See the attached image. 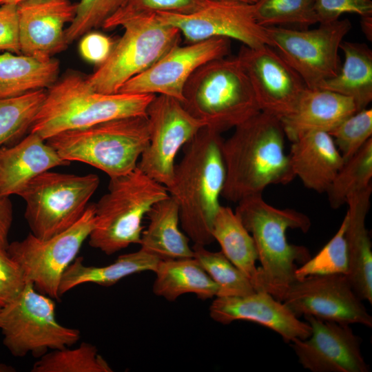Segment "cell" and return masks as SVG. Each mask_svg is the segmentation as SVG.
<instances>
[{
    "mask_svg": "<svg viewBox=\"0 0 372 372\" xmlns=\"http://www.w3.org/2000/svg\"><path fill=\"white\" fill-rule=\"evenodd\" d=\"M223 140L226 178L221 196L238 203L262 194L270 185H285L296 177L285 152V134L280 121L259 112L234 127Z\"/></svg>",
    "mask_w": 372,
    "mask_h": 372,
    "instance_id": "cell-1",
    "label": "cell"
},
{
    "mask_svg": "<svg viewBox=\"0 0 372 372\" xmlns=\"http://www.w3.org/2000/svg\"><path fill=\"white\" fill-rule=\"evenodd\" d=\"M223 140L220 133L202 127L183 146V157L167 187L178 205L182 229L194 245L214 241L211 228L226 178Z\"/></svg>",
    "mask_w": 372,
    "mask_h": 372,
    "instance_id": "cell-2",
    "label": "cell"
},
{
    "mask_svg": "<svg viewBox=\"0 0 372 372\" xmlns=\"http://www.w3.org/2000/svg\"><path fill=\"white\" fill-rule=\"evenodd\" d=\"M237 203L234 212L251 234L261 264L256 291H267L282 302L288 287L296 280L298 265L311 258L307 247L288 242L286 232L288 229L307 232L311 220L296 209L273 207L262 194L247 196Z\"/></svg>",
    "mask_w": 372,
    "mask_h": 372,
    "instance_id": "cell-3",
    "label": "cell"
},
{
    "mask_svg": "<svg viewBox=\"0 0 372 372\" xmlns=\"http://www.w3.org/2000/svg\"><path fill=\"white\" fill-rule=\"evenodd\" d=\"M154 96L98 92L90 87L86 78L76 72L69 73L48 88L30 131L46 141L64 131L146 115Z\"/></svg>",
    "mask_w": 372,
    "mask_h": 372,
    "instance_id": "cell-4",
    "label": "cell"
},
{
    "mask_svg": "<svg viewBox=\"0 0 372 372\" xmlns=\"http://www.w3.org/2000/svg\"><path fill=\"white\" fill-rule=\"evenodd\" d=\"M182 104L205 127L220 134L260 112L237 56H224L200 66L185 85Z\"/></svg>",
    "mask_w": 372,
    "mask_h": 372,
    "instance_id": "cell-5",
    "label": "cell"
},
{
    "mask_svg": "<svg viewBox=\"0 0 372 372\" xmlns=\"http://www.w3.org/2000/svg\"><path fill=\"white\" fill-rule=\"evenodd\" d=\"M46 142L63 159L88 164L113 178L137 167L149 142L148 120L147 115L112 119L60 132Z\"/></svg>",
    "mask_w": 372,
    "mask_h": 372,
    "instance_id": "cell-6",
    "label": "cell"
},
{
    "mask_svg": "<svg viewBox=\"0 0 372 372\" xmlns=\"http://www.w3.org/2000/svg\"><path fill=\"white\" fill-rule=\"evenodd\" d=\"M110 178L108 192L94 204L95 223L88 237L92 247L107 255L139 244L144 217L154 204L169 196L165 186L138 167Z\"/></svg>",
    "mask_w": 372,
    "mask_h": 372,
    "instance_id": "cell-7",
    "label": "cell"
},
{
    "mask_svg": "<svg viewBox=\"0 0 372 372\" xmlns=\"http://www.w3.org/2000/svg\"><path fill=\"white\" fill-rule=\"evenodd\" d=\"M121 26L124 32L107 59L86 78L96 92L117 93L127 81L180 44L182 36L178 28L162 22L157 14L135 17Z\"/></svg>",
    "mask_w": 372,
    "mask_h": 372,
    "instance_id": "cell-8",
    "label": "cell"
},
{
    "mask_svg": "<svg viewBox=\"0 0 372 372\" xmlns=\"http://www.w3.org/2000/svg\"><path fill=\"white\" fill-rule=\"evenodd\" d=\"M99 183L95 174L48 170L34 177L19 195L25 202L24 216L31 233L47 239L72 226L83 215Z\"/></svg>",
    "mask_w": 372,
    "mask_h": 372,
    "instance_id": "cell-9",
    "label": "cell"
},
{
    "mask_svg": "<svg viewBox=\"0 0 372 372\" xmlns=\"http://www.w3.org/2000/svg\"><path fill=\"white\" fill-rule=\"evenodd\" d=\"M52 300L27 282L13 300L1 307L3 343L12 355L41 356L48 349L70 347L80 339L79 330L58 322Z\"/></svg>",
    "mask_w": 372,
    "mask_h": 372,
    "instance_id": "cell-10",
    "label": "cell"
},
{
    "mask_svg": "<svg viewBox=\"0 0 372 372\" xmlns=\"http://www.w3.org/2000/svg\"><path fill=\"white\" fill-rule=\"evenodd\" d=\"M94 223V205H89L81 218L66 230L47 239L30 232L24 239L10 242L7 254L19 265L26 282L59 300L62 276L88 238Z\"/></svg>",
    "mask_w": 372,
    "mask_h": 372,
    "instance_id": "cell-11",
    "label": "cell"
},
{
    "mask_svg": "<svg viewBox=\"0 0 372 372\" xmlns=\"http://www.w3.org/2000/svg\"><path fill=\"white\" fill-rule=\"evenodd\" d=\"M271 48L300 76L309 89L318 88L341 68L338 54L351 28L348 19L320 23L314 29L267 27Z\"/></svg>",
    "mask_w": 372,
    "mask_h": 372,
    "instance_id": "cell-12",
    "label": "cell"
},
{
    "mask_svg": "<svg viewBox=\"0 0 372 372\" xmlns=\"http://www.w3.org/2000/svg\"><path fill=\"white\" fill-rule=\"evenodd\" d=\"M146 115L149 142L137 167L168 187L172 181L177 154L205 124L192 116L180 101L165 95L154 96Z\"/></svg>",
    "mask_w": 372,
    "mask_h": 372,
    "instance_id": "cell-13",
    "label": "cell"
},
{
    "mask_svg": "<svg viewBox=\"0 0 372 372\" xmlns=\"http://www.w3.org/2000/svg\"><path fill=\"white\" fill-rule=\"evenodd\" d=\"M156 14L162 22L178 28L187 43L226 37L252 48L271 46L266 28L255 19L253 4L236 0H206L200 9L190 14Z\"/></svg>",
    "mask_w": 372,
    "mask_h": 372,
    "instance_id": "cell-14",
    "label": "cell"
},
{
    "mask_svg": "<svg viewBox=\"0 0 372 372\" xmlns=\"http://www.w3.org/2000/svg\"><path fill=\"white\" fill-rule=\"evenodd\" d=\"M353 291L347 276L316 275L296 280L282 302L298 318L311 316L342 324L372 327V317Z\"/></svg>",
    "mask_w": 372,
    "mask_h": 372,
    "instance_id": "cell-15",
    "label": "cell"
},
{
    "mask_svg": "<svg viewBox=\"0 0 372 372\" xmlns=\"http://www.w3.org/2000/svg\"><path fill=\"white\" fill-rule=\"evenodd\" d=\"M230 50L231 41L226 37L178 44L147 70L124 83L118 92L165 95L182 103L185 85L192 74L205 63L229 56Z\"/></svg>",
    "mask_w": 372,
    "mask_h": 372,
    "instance_id": "cell-16",
    "label": "cell"
},
{
    "mask_svg": "<svg viewBox=\"0 0 372 372\" xmlns=\"http://www.w3.org/2000/svg\"><path fill=\"white\" fill-rule=\"evenodd\" d=\"M238 59L260 110L279 120L293 112L307 88L300 76L269 45H242Z\"/></svg>",
    "mask_w": 372,
    "mask_h": 372,
    "instance_id": "cell-17",
    "label": "cell"
},
{
    "mask_svg": "<svg viewBox=\"0 0 372 372\" xmlns=\"http://www.w3.org/2000/svg\"><path fill=\"white\" fill-rule=\"evenodd\" d=\"M311 333L295 339L291 347L303 368L312 372H368L360 350L362 340L349 324L304 316Z\"/></svg>",
    "mask_w": 372,
    "mask_h": 372,
    "instance_id": "cell-18",
    "label": "cell"
},
{
    "mask_svg": "<svg viewBox=\"0 0 372 372\" xmlns=\"http://www.w3.org/2000/svg\"><path fill=\"white\" fill-rule=\"evenodd\" d=\"M69 0H27L17 5L21 54L49 61L68 45L65 25L75 17Z\"/></svg>",
    "mask_w": 372,
    "mask_h": 372,
    "instance_id": "cell-19",
    "label": "cell"
},
{
    "mask_svg": "<svg viewBox=\"0 0 372 372\" xmlns=\"http://www.w3.org/2000/svg\"><path fill=\"white\" fill-rule=\"evenodd\" d=\"M211 318L223 324L236 320L256 322L278 333L285 342L305 340L311 333L282 302L265 291L242 296L215 297L209 309Z\"/></svg>",
    "mask_w": 372,
    "mask_h": 372,
    "instance_id": "cell-20",
    "label": "cell"
},
{
    "mask_svg": "<svg viewBox=\"0 0 372 372\" xmlns=\"http://www.w3.org/2000/svg\"><path fill=\"white\" fill-rule=\"evenodd\" d=\"M70 163L32 132L10 146H0V197L19 196L39 174Z\"/></svg>",
    "mask_w": 372,
    "mask_h": 372,
    "instance_id": "cell-21",
    "label": "cell"
},
{
    "mask_svg": "<svg viewBox=\"0 0 372 372\" xmlns=\"http://www.w3.org/2000/svg\"><path fill=\"white\" fill-rule=\"evenodd\" d=\"M354 101L344 95L320 88H307L293 112L280 121L291 142L313 131L327 133L358 112Z\"/></svg>",
    "mask_w": 372,
    "mask_h": 372,
    "instance_id": "cell-22",
    "label": "cell"
},
{
    "mask_svg": "<svg viewBox=\"0 0 372 372\" xmlns=\"http://www.w3.org/2000/svg\"><path fill=\"white\" fill-rule=\"evenodd\" d=\"M289 156L295 176L318 193L327 192L344 162L331 136L322 131L306 133L292 141Z\"/></svg>",
    "mask_w": 372,
    "mask_h": 372,
    "instance_id": "cell-23",
    "label": "cell"
},
{
    "mask_svg": "<svg viewBox=\"0 0 372 372\" xmlns=\"http://www.w3.org/2000/svg\"><path fill=\"white\" fill-rule=\"evenodd\" d=\"M372 185L355 192L347 200L348 217L345 238L347 245L350 284L362 300L372 303V251L365 220L370 207Z\"/></svg>",
    "mask_w": 372,
    "mask_h": 372,
    "instance_id": "cell-24",
    "label": "cell"
},
{
    "mask_svg": "<svg viewBox=\"0 0 372 372\" xmlns=\"http://www.w3.org/2000/svg\"><path fill=\"white\" fill-rule=\"evenodd\" d=\"M147 216L149 224L142 231L140 249L160 260L194 257L190 240L179 228V208L173 197L154 204Z\"/></svg>",
    "mask_w": 372,
    "mask_h": 372,
    "instance_id": "cell-25",
    "label": "cell"
},
{
    "mask_svg": "<svg viewBox=\"0 0 372 372\" xmlns=\"http://www.w3.org/2000/svg\"><path fill=\"white\" fill-rule=\"evenodd\" d=\"M154 272L153 292L168 301L185 293L203 300L217 295V285L194 257L161 260Z\"/></svg>",
    "mask_w": 372,
    "mask_h": 372,
    "instance_id": "cell-26",
    "label": "cell"
},
{
    "mask_svg": "<svg viewBox=\"0 0 372 372\" xmlns=\"http://www.w3.org/2000/svg\"><path fill=\"white\" fill-rule=\"evenodd\" d=\"M159 261L158 258L141 249L119 256L113 263L102 267L86 265L83 263V258L78 257L64 271L59 293L61 296L85 283L110 287L132 274L146 271H154Z\"/></svg>",
    "mask_w": 372,
    "mask_h": 372,
    "instance_id": "cell-27",
    "label": "cell"
},
{
    "mask_svg": "<svg viewBox=\"0 0 372 372\" xmlns=\"http://www.w3.org/2000/svg\"><path fill=\"white\" fill-rule=\"evenodd\" d=\"M340 48L344 61L339 73L318 88L351 99L359 111L372 101V51L366 44L358 42L342 41Z\"/></svg>",
    "mask_w": 372,
    "mask_h": 372,
    "instance_id": "cell-28",
    "label": "cell"
},
{
    "mask_svg": "<svg viewBox=\"0 0 372 372\" xmlns=\"http://www.w3.org/2000/svg\"><path fill=\"white\" fill-rule=\"evenodd\" d=\"M59 72L56 59L44 61L22 54H1L0 99L49 88L56 81Z\"/></svg>",
    "mask_w": 372,
    "mask_h": 372,
    "instance_id": "cell-29",
    "label": "cell"
},
{
    "mask_svg": "<svg viewBox=\"0 0 372 372\" xmlns=\"http://www.w3.org/2000/svg\"><path fill=\"white\" fill-rule=\"evenodd\" d=\"M211 235L224 255L258 288V253L254 241L236 213L220 205L214 219Z\"/></svg>",
    "mask_w": 372,
    "mask_h": 372,
    "instance_id": "cell-30",
    "label": "cell"
},
{
    "mask_svg": "<svg viewBox=\"0 0 372 372\" xmlns=\"http://www.w3.org/2000/svg\"><path fill=\"white\" fill-rule=\"evenodd\" d=\"M46 92L39 90L16 97L0 99V146L16 143L30 130Z\"/></svg>",
    "mask_w": 372,
    "mask_h": 372,
    "instance_id": "cell-31",
    "label": "cell"
},
{
    "mask_svg": "<svg viewBox=\"0 0 372 372\" xmlns=\"http://www.w3.org/2000/svg\"><path fill=\"white\" fill-rule=\"evenodd\" d=\"M372 138L355 154L344 161L327 191L330 206L338 209L351 194L371 185Z\"/></svg>",
    "mask_w": 372,
    "mask_h": 372,
    "instance_id": "cell-32",
    "label": "cell"
},
{
    "mask_svg": "<svg viewBox=\"0 0 372 372\" xmlns=\"http://www.w3.org/2000/svg\"><path fill=\"white\" fill-rule=\"evenodd\" d=\"M194 258L218 286L216 297L242 296L256 289L251 280L220 251L194 245Z\"/></svg>",
    "mask_w": 372,
    "mask_h": 372,
    "instance_id": "cell-33",
    "label": "cell"
},
{
    "mask_svg": "<svg viewBox=\"0 0 372 372\" xmlns=\"http://www.w3.org/2000/svg\"><path fill=\"white\" fill-rule=\"evenodd\" d=\"M258 23L294 29H307L318 23L314 0H256L253 4Z\"/></svg>",
    "mask_w": 372,
    "mask_h": 372,
    "instance_id": "cell-34",
    "label": "cell"
},
{
    "mask_svg": "<svg viewBox=\"0 0 372 372\" xmlns=\"http://www.w3.org/2000/svg\"><path fill=\"white\" fill-rule=\"evenodd\" d=\"M32 372H112V367L96 347L82 342L75 349L52 350L41 356Z\"/></svg>",
    "mask_w": 372,
    "mask_h": 372,
    "instance_id": "cell-35",
    "label": "cell"
},
{
    "mask_svg": "<svg viewBox=\"0 0 372 372\" xmlns=\"http://www.w3.org/2000/svg\"><path fill=\"white\" fill-rule=\"evenodd\" d=\"M348 217L346 214L333 238L313 257L297 268L296 280L310 276L343 274L349 272V255L345 233Z\"/></svg>",
    "mask_w": 372,
    "mask_h": 372,
    "instance_id": "cell-36",
    "label": "cell"
},
{
    "mask_svg": "<svg viewBox=\"0 0 372 372\" xmlns=\"http://www.w3.org/2000/svg\"><path fill=\"white\" fill-rule=\"evenodd\" d=\"M206 0H126L122 7L103 25L110 30L121 26L127 21L135 17L171 13L190 14L200 9Z\"/></svg>",
    "mask_w": 372,
    "mask_h": 372,
    "instance_id": "cell-37",
    "label": "cell"
},
{
    "mask_svg": "<svg viewBox=\"0 0 372 372\" xmlns=\"http://www.w3.org/2000/svg\"><path fill=\"white\" fill-rule=\"evenodd\" d=\"M126 0H80L76 4L75 17L65 30L68 44L90 32L102 28L105 22L113 16Z\"/></svg>",
    "mask_w": 372,
    "mask_h": 372,
    "instance_id": "cell-38",
    "label": "cell"
},
{
    "mask_svg": "<svg viewBox=\"0 0 372 372\" xmlns=\"http://www.w3.org/2000/svg\"><path fill=\"white\" fill-rule=\"evenodd\" d=\"M329 134L344 161L347 160L372 138V110L366 107L356 112Z\"/></svg>",
    "mask_w": 372,
    "mask_h": 372,
    "instance_id": "cell-39",
    "label": "cell"
},
{
    "mask_svg": "<svg viewBox=\"0 0 372 372\" xmlns=\"http://www.w3.org/2000/svg\"><path fill=\"white\" fill-rule=\"evenodd\" d=\"M314 8L319 23L336 21L344 13L372 16L371 0H314Z\"/></svg>",
    "mask_w": 372,
    "mask_h": 372,
    "instance_id": "cell-40",
    "label": "cell"
},
{
    "mask_svg": "<svg viewBox=\"0 0 372 372\" xmlns=\"http://www.w3.org/2000/svg\"><path fill=\"white\" fill-rule=\"evenodd\" d=\"M26 281L19 265L6 252H0V305L13 300L24 288Z\"/></svg>",
    "mask_w": 372,
    "mask_h": 372,
    "instance_id": "cell-41",
    "label": "cell"
},
{
    "mask_svg": "<svg viewBox=\"0 0 372 372\" xmlns=\"http://www.w3.org/2000/svg\"><path fill=\"white\" fill-rule=\"evenodd\" d=\"M21 54L17 5H0V52Z\"/></svg>",
    "mask_w": 372,
    "mask_h": 372,
    "instance_id": "cell-42",
    "label": "cell"
},
{
    "mask_svg": "<svg viewBox=\"0 0 372 372\" xmlns=\"http://www.w3.org/2000/svg\"><path fill=\"white\" fill-rule=\"evenodd\" d=\"M113 47V42L107 36L88 32L80 42L79 52L85 60L100 65L107 59Z\"/></svg>",
    "mask_w": 372,
    "mask_h": 372,
    "instance_id": "cell-43",
    "label": "cell"
},
{
    "mask_svg": "<svg viewBox=\"0 0 372 372\" xmlns=\"http://www.w3.org/2000/svg\"><path fill=\"white\" fill-rule=\"evenodd\" d=\"M12 220V205L9 197H0V252L7 251Z\"/></svg>",
    "mask_w": 372,
    "mask_h": 372,
    "instance_id": "cell-44",
    "label": "cell"
},
{
    "mask_svg": "<svg viewBox=\"0 0 372 372\" xmlns=\"http://www.w3.org/2000/svg\"><path fill=\"white\" fill-rule=\"evenodd\" d=\"M361 25L362 30L364 32L366 37L371 39V30H372V16L362 17H361Z\"/></svg>",
    "mask_w": 372,
    "mask_h": 372,
    "instance_id": "cell-45",
    "label": "cell"
},
{
    "mask_svg": "<svg viewBox=\"0 0 372 372\" xmlns=\"http://www.w3.org/2000/svg\"><path fill=\"white\" fill-rule=\"evenodd\" d=\"M24 1H27V0H0V5H3V4L17 5L18 3Z\"/></svg>",
    "mask_w": 372,
    "mask_h": 372,
    "instance_id": "cell-46",
    "label": "cell"
},
{
    "mask_svg": "<svg viewBox=\"0 0 372 372\" xmlns=\"http://www.w3.org/2000/svg\"><path fill=\"white\" fill-rule=\"evenodd\" d=\"M14 371L11 366H7L4 364H0V372H10Z\"/></svg>",
    "mask_w": 372,
    "mask_h": 372,
    "instance_id": "cell-47",
    "label": "cell"
},
{
    "mask_svg": "<svg viewBox=\"0 0 372 372\" xmlns=\"http://www.w3.org/2000/svg\"><path fill=\"white\" fill-rule=\"evenodd\" d=\"M210 1H216V0H210ZM236 1H242V2L250 3V4H254L256 1V0H236Z\"/></svg>",
    "mask_w": 372,
    "mask_h": 372,
    "instance_id": "cell-48",
    "label": "cell"
},
{
    "mask_svg": "<svg viewBox=\"0 0 372 372\" xmlns=\"http://www.w3.org/2000/svg\"><path fill=\"white\" fill-rule=\"evenodd\" d=\"M1 307H2L0 305V311H1Z\"/></svg>",
    "mask_w": 372,
    "mask_h": 372,
    "instance_id": "cell-49",
    "label": "cell"
}]
</instances>
